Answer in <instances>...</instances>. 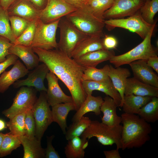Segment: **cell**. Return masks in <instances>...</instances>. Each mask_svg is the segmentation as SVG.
Instances as JSON below:
<instances>
[{"mask_svg": "<svg viewBox=\"0 0 158 158\" xmlns=\"http://www.w3.org/2000/svg\"><path fill=\"white\" fill-rule=\"evenodd\" d=\"M28 74L27 78L18 80L13 84L15 88L23 86L33 87L37 91L47 92V89L44 84V80L47 73L50 71L44 63L39 65Z\"/></svg>", "mask_w": 158, "mask_h": 158, "instance_id": "cell-13", "label": "cell"}, {"mask_svg": "<svg viewBox=\"0 0 158 158\" xmlns=\"http://www.w3.org/2000/svg\"><path fill=\"white\" fill-rule=\"evenodd\" d=\"M67 3L77 9L82 8L84 7L88 0H64Z\"/></svg>", "mask_w": 158, "mask_h": 158, "instance_id": "cell-46", "label": "cell"}, {"mask_svg": "<svg viewBox=\"0 0 158 158\" xmlns=\"http://www.w3.org/2000/svg\"><path fill=\"white\" fill-rule=\"evenodd\" d=\"M128 64L134 78L140 81L158 88V77L147 63V60H139Z\"/></svg>", "mask_w": 158, "mask_h": 158, "instance_id": "cell-16", "label": "cell"}, {"mask_svg": "<svg viewBox=\"0 0 158 158\" xmlns=\"http://www.w3.org/2000/svg\"><path fill=\"white\" fill-rule=\"evenodd\" d=\"M114 0H88L83 8L96 17L104 20V12L112 5Z\"/></svg>", "mask_w": 158, "mask_h": 158, "instance_id": "cell-30", "label": "cell"}, {"mask_svg": "<svg viewBox=\"0 0 158 158\" xmlns=\"http://www.w3.org/2000/svg\"><path fill=\"white\" fill-rule=\"evenodd\" d=\"M77 9L64 0H48L46 6L40 11L39 19L45 23H52Z\"/></svg>", "mask_w": 158, "mask_h": 158, "instance_id": "cell-11", "label": "cell"}, {"mask_svg": "<svg viewBox=\"0 0 158 158\" xmlns=\"http://www.w3.org/2000/svg\"><path fill=\"white\" fill-rule=\"evenodd\" d=\"M31 110L36 125L35 138L41 140L48 127L53 122L51 111L47 100L46 92H40Z\"/></svg>", "mask_w": 158, "mask_h": 158, "instance_id": "cell-9", "label": "cell"}, {"mask_svg": "<svg viewBox=\"0 0 158 158\" xmlns=\"http://www.w3.org/2000/svg\"><path fill=\"white\" fill-rule=\"evenodd\" d=\"M29 73V70L17 60L11 69L4 71L0 75V93L4 92L16 81Z\"/></svg>", "mask_w": 158, "mask_h": 158, "instance_id": "cell-18", "label": "cell"}, {"mask_svg": "<svg viewBox=\"0 0 158 158\" xmlns=\"http://www.w3.org/2000/svg\"><path fill=\"white\" fill-rule=\"evenodd\" d=\"M104 153L106 158H121L118 150L116 149L108 151H104Z\"/></svg>", "mask_w": 158, "mask_h": 158, "instance_id": "cell-48", "label": "cell"}, {"mask_svg": "<svg viewBox=\"0 0 158 158\" xmlns=\"http://www.w3.org/2000/svg\"><path fill=\"white\" fill-rule=\"evenodd\" d=\"M103 102V99L100 96L94 97L92 95H87L86 98L73 116V122L79 120L86 113L93 112L96 115L101 113L100 107Z\"/></svg>", "mask_w": 158, "mask_h": 158, "instance_id": "cell-25", "label": "cell"}, {"mask_svg": "<svg viewBox=\"0 0 158 158\" xmlns=\"http://www.w3.org/2000/svg\"><path fill=\"white\" fill-rule=\"evenodd\" d=\"M121 116L122 150L140 147L149 140L152 128L148 123L136 114L124 113Z\"/></svg>", "mask_w": 158, "mask_h": 158, "instance_id": "cell-2", "label": "cell"}, {"mask_svg": "<svg viewBox=\"0 0 158 158\" xmlns=\"http://www.w3.org/2000/svg\"><path fill=\"white\" fill-rule=\"evenodd\" d=\"M54 137V135L47 136V147L45 149V158H60L58 152L56 151L52 144V141Z\"/></svg>", "mask_w": 158, "mask_h": 158, "instance_id": "cell-42", "label": "cell"}, {"mask_svg": "<svg viewBox=\"0 0 158 158\" xmlns=\"http://www.w3.org/2000/svg\"><path fill=\"white\" fill-rule=\"evenodd\" d=\"M102 44L105 49L111 50L116 48L118 44V41L114 37L105 35L102 38Z\"/></svg>", "mask_w": 158, "mask_h": 158, "instance_id": "cell-43", "label": "cell"}, {"mask_svg": "<svg viewBox=\"0 0 158 158\" xmlns=\"http://www.w3.org/2000/svg\"><path fill=\"white\" fill-rule=\"evenodd\" d=\"M21 145L18 136L9 132L5 134L0 148V158L10 154L13 151L16 149Z\"/></svg>", "mask_w": 158, "mask_h": 158, "instance_id": "cell-35", "label": "cell"}, {"mask_svg": "<svg viewBox=\"0 0 158 158\" xmlns=\"http://www.w3.org/2000/svg\"><path fill=\"white\" fill-rule=\"evenodd\" d=\"M92 121L88 117L84 116L79 120L73 123L67 127L65 134V138L68 140L80 137L90 124Z\"/></svg>", "mask_w": 158, "mask_h": 158, "instance_id": "cell-32", "label": "cell"}, {"mask_svg": "<svg viewBox=\"0 0 158 158\" xmlns=\"http://www.w3.org/2000/svg\"><path fill=\"white\" fill-rule=\"evenodd\" d=\"M122 126H111L97 120L91 122L81 135V138L89 140L95 137L98 141L104 145L115 144L116 149L121 148V138Z\"/></svg>", "mask_w": 158, "mask_h": 158, "instance_id": "cell-3", "label": "cell"}, {"mask_svg": "<svg viewBox=\"0 0 158 158\" xmlns=\"http://www.w3.org/2000/svg\"><path fill=\"white\" fill-rule=\"evenodd\" d=\"M108 75L114 87L120 95L121 101L120 107H122L127 80L130 76V72L128 68L120 66L114 68L109 65Z\"/></svg>", "mask_w": 158, "mask_h": 158, "instance_id": "cell-24", "label": "cell"}, {"mask_svg": "<svg viewBox=\"0 0 158 158\" xmlns=\"http://www.w3.org/2000/svg\"><path fill=\"white\" fill-rule=\"evenodd\" d=\"M40 62L45 63L68 88L75 111H77L87 95L83 89L82 76L85 68L58 49L46 50L32 48Z\"/></svg>", "mask_w": 158, "mask_h": 158, "instance_id": "cell-1", "label": "cell"}, {"mask_svg": "<svg viewBox=\"0 0 158 158\" xmlns=\"http://www.w3.org/2000/svg\"><path fill=\"white\" fill-rule=\"evenodd\" d=\"M117 107L116 102L110 97L106 95L103 98V102L100 107V111L103 114L101 118L102 123L111 126L120 125L121 118L117 114Z\"/></svg>", "mask_w": 158, "mask_h": 158, "instance_id": "cell-22", "label": "cell"}, {"mask_svg": "<svg viewBox=\"0 0 158 158\" xmlns=\"http://www.w3.org/2000/svg\"><path fill=\"white\" fill-rule=\"evenodd\" d=\"M82 84L87 95H92V92L94 90L99 91L112 98L118 106L120 107L121 101L120 95L114 87L109 78L98 81H83Z\"/></svg>", "mask_w": 158, "mask_h": 158, "instance_id": "cell-15", "label": "cell"}, {"mask_svg": "<svg viewBox=\"0 0 158 158\" xmlns=\"http://www.w3.org/2000/svg\"><path fill=\"white\" fill-rule=\"evenodd\" d=\"M18 137L23 147V158H45V149L42 147L41 140L36 138L30 139L24 135Z\"/></svg>", "mask_w": 158, "mask_h": 158, "instance_id": "cell-26", "label": "cell"}, {"mask_svg": "<svg viewBox=\"0 0 158 158\" xmlns=\"http://www.w3.org/2000/svg\"><path fill=\"white\" fill-rule=\"evenodd\" d=\"M109 65L107 64L101 69L96 67L85 68L82 76L83 81H98L107 79L109 78L108 73Z\"/></svg>", "mask_w": 158, "mask_h": 158, "instance_id": "cell-33", "label": "cell"}, {"mask_svg": "<svg viewBox=\"0 0 158 158\" xmlns=\"http://www.w3.org/2000/svg\"><path fill=\"white\" fill-rule=\"evenodd\" d=\"M60 20L47 24L37 19L35 36L31 47L46 50L58 49L56 35Z\"/></svg>", "mask_w": 158, "mask_h": 158, "instance_id": "cell-8", "label": "cell"}, {"mask_svg": "<svg viewBox=\"0 0 158 158\" xmlns=\"http://www.w3.org/2000/svg\"><path fill=\"white\" fill-rule=\"evenodd\" d=\"M58 28L60 30L58 49L71 58L72 54L76 47L88 35L78 29L65 17L60 19Z\"/></svg>", "mask_w": 158, "mask_h": 158, "instance_id": "cell-6", "label": "cell"}, {"mask_svg": "<svg viewBox=\"0 0 158 158\" xmlns=\"http://www.w3.org/2000/svg\"><path fill=\"white\" fill-rule=\"evenodd\" d=\"M37 20L30 23L25 30L16 39L13 44L31 47L35 36Z\"/></svg>", "mask_w": 158, "mask_h": 158, "instance_id": "cell-38", "label": "cell"}, {"mask_svg": "<svg viewBox=\"0 0 158 158\" xmlns=\"http://www.w3.org/2000/svg\"><path fill=\"white\" fill-rule=\"evenodd\" d=\"M7 10L9 16H18L30 22L39 19L41 11L28 0H15Z\"/></svg>", "mask_w": 158, "mask_h": 158, "instance_id": "cell-17", "label": "cell"}, {"mask_svg": "<svg viewBox=\"0 0 158 158\" xmlns=\"http://www.w3.org/2000/svg\"><path fill=\"white\" fill-rule=\"evenodd\" d=\"M104 23L109 30L116 27L123 28L136 33L143 39L156 22L152 25L147 23L142 18L139 10L126 18L105 20Z\"/></svg>", "mask_w": 158, "mask_h": 158, "instance_id": "cell-7", "label": "cell"}, {"mask_svg": "<svg viewBox=\"0 0 158 158\" xmlns=\"http://www.w3.org/2000/svg\"><path fill=\"white\" fill-rule=\"evenodd\" d=\"M137 114L148 123H154L158 120V98L151 100L139 110Z\"/></svg>", "mask_w": 158, "mask_h": 158, "instance_id": "cell-31", "label": "cell"}, {"mask_svg": "<svg viewBox=\"0 0 158 158\" xmlns=\"http://www.w3.org/2000/svg\"><path fill=\"white\" fill-rule=\"evenodd\" d=\"M46 78L48 83L46 98L50 106L52 107L61 103L73 102L71 96L67 95L62 91L59 84V79L53 73L49 71Z\"/></svg>", "mask_w": 158, "mask_h": 158, "instance_id": "cell-14", "label": "cell"}, {"mask_svg": "<svg viewBox=\"0 0 158 158\" xmlns=\"http://www.w3.org/2000/svg\"><path fill=\"white\" fill-rule=\"evenodd\" d=\"M9 19L11 30L16 39L25 30L31 22L16 16H9Z\"/></svg>", "mask_w": 158, "mask_h": 158, "instance_id": "cell-39", "label": "cell"}, {"mask_svg": "<svg viewBox=\"0 0 158 158\" xmlns=\"http://www.w3.org/2000/svg\"><path fill=\"white\" fill-rule=\"evenodd\" d=\"M64 148V153L67 158H83L85 149L88 145V140L79 137L69 140Z\"/></svg>", "mask_w": 158, "mask_h": 158, "instance_id": "cell-29", "label": "cell"}, {"mask_svg": "<svg viewBox=\"0 0 158 158\" xmlns=\"http://www.w3.org/2000/svg\"><path fill=\"white\" fill-rule=\"evenodd\" d=\"M13 44L9 40L0 36V63L4 61L10 54L9 49Z\"/></svg>", "mask_w": 158, "mask_h": 158, "instance_id": "cell-41", "label": "cell"}, {"mask_svg": "<svg viewBox=\"0 0 158 158\" xmlns=\"http://www.w3.org/2000/svg\"><path fill=\"white\" fill-rule=\"evenodd\" d=\"M147 65L158 73V57L157 56L151 57L147 60Z\"/></svg>", "mask_w": 158, "mask_h": 158, "instance_id": "cell-45", "label": "cell"}, {"mask_svg": "<svg viewBox=\"0 0 158 158\" xmlns=\"http://www.w3.org/2000/svg\"><path fill=\"white\" fill-rule=\"evenodd\" d=\"M4 134H5L0 133V148L4 137Z\"/></svg>", "mask_w": 158, "mask_h": 158, "instance_id": "cell-51", "label": "cell"}, {"mask_svg": "<svg viewBox=\"0 0 158 158\" xmlns=\"http://www.w3.org/2000/svg\"><path fill=\"white\" fill-rule=\"evenodd\" d=\"M51 110L53 122L59 125L63 134H65L67 128L66 119L69 113L75 110L73 102L61 103L51 107Z\"/></svg>", "mask_w": 158, "mask_h": 158, "instance_id": "cell-27", "label": "cell"}, {"mask_svg": "<svg viewBox=\"0 0 158 158\" xmlns=\"http://www.w3.org/2000/svg\"><path fill=\"white\" fill-rule=\"evenodd\" d=\"M15 0H0V5L4 9L7 10Z\"/></svg>", "mask_w": 158, "mask_h": 158, "instance_id": "cell-49", "label": "cell"}, {"mask_svg": "<svg viewBox=\"0 0 158 158\" xmlns=\"http://www.w3.org/2000/svg\"><path fill=\"white\" fill-rule=\"evenodd\" d=\"M25 125L24 136L30 139L35 138L36 125L31 109L26 112L25 119Z\"/></svg>", "mask_w": 158, "mask_h": 158, "instance_id": "cell-40", "label": "cell"}, {"mask_svg": "<svg viewBox=\"0 0 158 158\" xmlns=\"http://www.w3.org/2000/svg\"><path fill=\"white\" fill-rule=\"evenodd\" d=\"M124 94L158 97V88L143 83L134 77L128 78Z\"/></svg>", "mask_w": 158, "mask_h": 158, "instance_id": "cell-19", "label": "cell"}, {"mask_svg": "<svg viewBox=\"0 0 158 158\" xmlns=\"http://www.w3.org/2000/svg\"><path fill=\"white\" fill-rule=\"evenodd\" d=\"M102 38L94 36H87L81 40L73 51L71 57L76 59L88 53L105 49L102 44Z\"/></svg>", "mask_w": 158, "mask_h": 158, "instance_id": "cell-23", "label": "cell"}, {"mask_svg": "<svg viewBox=\"0 0 158 158\" xmlns=\"http://www.w3.org/2000/svg\"><path fill=\"white\" fill-rule=\"evenodd\" d=\"M6 127V122L3 119H0V131L3 130Z\"/></svg>", "mask_w": 158, "mask_h": 158, "instance_id": "cell-50", "label": "cell"}, {"mask_svg": "<svg viewBox=\"0 0 158 158\" xmlns=\"http://www.w3.org/2000/svg\"><path fill=\"white\" fill-rule=\"evenodd\" d=\"M152 97L133 94L124 95L122 106L123 110L126 113L137 114L140 109L150 102Z\"/></svg>", "mask_w": 158, "mask_h": 158, "instance_id": "cell-28", "label": "cell"}, {"mask_svg": "<svg viewBox=\"0 0 158 158\" xmlns=\"http://www.w3.org/2000/svg\"><path fill=\"white\" fill-rule=\"evenodd\" d=\"M147 0H146V1H147Z\"/></svg>", "mask_w": 158, "mask_h": 158, "instance_id": "cell-52", "label": "cell"}, {"mask_svg": "<svg viewBox=\"0 0 158 158\" xmlns=\"http://www.w3.org/2000/svg\"><path fill=\"white\" fill-rule=\"evenodd\" d=\"M65 18L78 29L88 36L103 37L104 21L83 9H77L69 14Z\"/></svg>", "mask_w": 158, "mask_h": 158, "instance_id": "cell-5", "label": "cell"}, {"mask_svg": "<svg viewBox=\"0 0 158 158\" xmlns=\"http://www.w3.org/2000/svg\"><path fill=\"white\" fill-rule=\"evenodd\" d=\"M141 16L148 23L153 24L155 22L154 18L158 11V0L146 1L139 10Z\"/></svg>", "mask_w": 158, "mask_h": 158, "instance_id": "cell-37", "label": "cell"}, {"mask_svg": "<svg viewBox=\"0 0 158 158\" xmlns=\"http://www.w3.org/2000/svg\"><path fill=\"white\" fill-rule=\"evenodd\" d=\"M146 0H114L112 6L103 15L104 20L123 18L138 11Z\"/></svg>", "mask_w": 158, "mask_h": 158, "instance_id": "cell-12", "label": "cell"}, {"mask_svg": "<svg viewBox=\"0 0 158 158\" xmlns=\"http://www.w3.org/2000/svg\"><path fill=\"white\" fill-rule=\"evenodd\" d=\"M114 55L113 50L102 49L88 53L74 59L85 68L96 67L99 63L109 60Z\"/></svg>", "mask_w": 158, "mask_h": 158, "instance_id": "cell-20", "label": "cell"}, {"mask_svg": "<svg viewBox=\"0 0 158 158\" xmlns=\"http://www.w3.org/2000/svg\"><path fill=\"white\" fill-rule=\"evenodd\" d=\"M38 10L41 11L46 6L48 0H28Z\"/></svg>", "mask_w": 158, "mask_h": 158, "instance_id": "cell-47", "label": "cell"}, {"mask_svg": "<svg viewBox=\"0 0 158 158\" xmlns=\"http://www.w3.org/2000/svg\"><path fill=\"white\" fill-rule=\"evenodd\" d=\"M26 112L17 114L6 122L7 127L10 131L9 133L17 136L25 135V119Z\"/></svg>", "mask_w": 158, "mask_h": 158, "instance_id": "cell-34", "label": "cell"}, {"mask_svg": "<svg viewBox=\"0 0 158 158\" xmlns=\"http://www.w3.org/2000/svg\"><path fill=\"white\" fill-rule=\"evenodd\" d=\"M37 91L32 87H21L11 106L4 110L2 114L10 119L17 114L31 110L38 98Z\"/></svg>", "mask_w": 158, "mask_h": 158, "instance_id": "cell-10", "label": "cell"}, {"mask_svg": "<svg viewBox=\"0 0 158 158\" xmlns=\"http://www.w3.org/2000/svg\"><path fill=\"white\" fill-rule=\"evenodd\" d=\"M156 23L153 25L143 41L128 51L121 55L112 56L109 62L115 68L129 64L139 60H147L149 58L157 56V49L151 44V39Z\"/></svg>", "mask_w": 158, "mask_h": 158, "instance_id": "cell-4", "label": "cell"}, {"mask_svg": "<svg viewBox=\"0 0 158 158\" xmlns=\"http://www.w3.org/2000/svg\"><path fill=\"white\" fill-rule=\"evenodd\" d=\"M0 36L4 37L13 44L16 38L11 30L7 10L0 5Z\"/></svg>", "mask_w": 158, "mask_h": 158, "instance_id": "cell-36", "label": "cell"}, {"mask_svg": "<svg viewBox=\"0 0 158 158\" xmlns=\"http://www.w3.org/2000/svg\"><path fill=\"white\" fill-rule=\"evenodd\" d=\"M9 52L19 58L28 70H33L39 65V58L30 46L13 44L9 48Z\"/></svg>", "mask_w": 158, "mask_h": 158, "instance_id": "cell-21", "label": "cell"}, {"mask_svg": "<svg viewBox=\"0 0 158 158\" xmlns=\"http://www.w3.org/2000/svg\"><path fill=\"white\" fill-rule=\"evenodd\" d=\"M18 58V57L14 54L8 55L6 56L5 60L0 63V75L7 68L12 65H14Z\"/></svg>", "mask_w": 158, "mask_h": 158, "instance_id": "cell-44", "label": "cell"}]
</instances>
